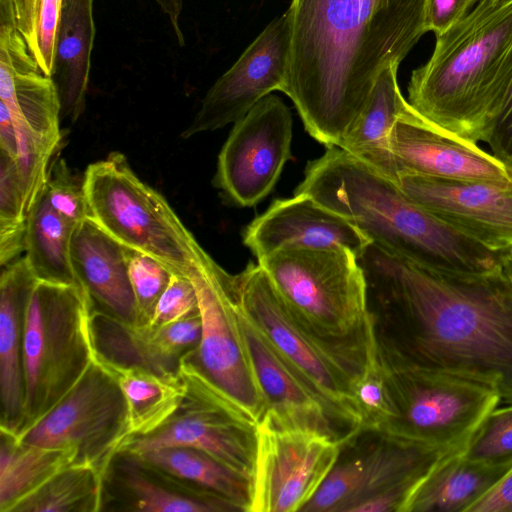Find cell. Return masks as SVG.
Here are the masks:
<instances>
[{"label": "cell", "instance_id": "obj_1", "mask_svg": "<svg viewBox=\"0 0 512 512\" xmlns=\"http://www.w3.org/2000/svg\"><path fill=\"white\" fill-rule=\"evenodd\" d=\"M358 260L381 355L485 382L512 403V283L503 265L435 270L372 243Z\"/></svg>", "mask_w": 512, "mask_h": 512}, {"label": "cell", "instance_id": "obj_2", "mask_svg": "<svg viewBox=\"0 0 512 512\" xmlns=\"http://www.w3.org/2000/svg\"><path fill=\"white\" fill-rule=\"evenodd\" d=\"M428 0H292L288 83L306 131L339 147L381 72L427 33Z\"/></svg>", "mask_w": 512, "mask_h": 512}, {"label": "cell", "instance_id": "obj_3", "mask_svg": "<svg viewBox=\"0 0 512 512\" xmlns=\"http://www.w3.org/2000/svg\"><path fill=\"white\" fill-rule=\"evenodd\" d=\"M294 193L345 217L369 241L435 270L484 273L502 266L494 252L417 204L398 183L339 147L310 161ZM507 252V251H506Z\"/></svg>", "mask_w": 512, "mask_h": 512}, {"label": "cell", "instance_id": "obj_4", "mask_svg": "<svg viewBox=\"0 0 512 512\" xmlns=\"http://www.w3.org/2000/svg\"><path fill=\"white\" fill-rule=\"evenodd\" d=\"M512 82V0H481L436 36L413 70L408 103L425 121L460 139L485 142Z\"/></svg>", "mask_w": 512, "mask_h": 512}, {"label": "cell", "instance_id": "obj_5", "mask_svg": "<svg viewBox=\"0 0 512 512\" xmlns=\"http://www.w3.org/2000/svg\"><path fill=\"white\" fill-rule=\"evenodd\" d=\"M298 324L356 383L376 358L368 285L348 248L284 249L258 260Z\"/></svg>", "mask_w": 512, "mask_h": 512}, {"label": "cell", "instance_id": "obj_6", "mask_svg": "<svg viewBox=\"0 0 512 512\" xmlns=\"http://www.w3.org/2000/svg\"><path fill=\"white\" fill-rule=\"evenodd\" d=\"M92 311L78 285L39 281L32 291L24 325L25 406L18 435L42 419L95 360Z\"/></svg>", "mask_w": 512, "mask_h": 512}, {"label": "cell", "instance_id": "obj_7", "mask_svg": "<svg viewBox=\"0 0 512 512\" xmlns=\"http://www.w3.org/2000/svg\"><path fill=\"white\" fill-rule=\"evenodd\" d=\"M83 188L90 217L122 245L185 277L212 260L166 199L134 173L120 152L90 164Z\"/></svg>", "mask_w": 512, "mask_h": 512}, {"label": "cell", "instance_id": "obj_8", "mask_svg": "<svg viewBox=\"0 0 512 512\" xmlns=\"http://www.w3.org/2000/svg\"><path fill=\"white\" fill-rule=\"evenodd\" d=\"M376 352L390 401V416L381 430L403 440L462 450L502 400L485 382L400 364Z\"/></svg>", "mask_w": 512, "mask_h": 512}, {"label": "cell", "instance_id": "obj_9", "mask_svg": "<svg viewBox=\"0 0 512 512\" xmlns=\"http://www.w3.org/2000/svg\"><path fill=\"white\" fill-rule=\"evenodd\" d=\"M452 452L360 429L343 442L336 463L301 512H401L424 475Z\"/></svg>", "mask_w": 512, "mask_h": 512}, {"label": "cell", "instance_id": "obj_10", "mask_svg": "<svg viewBox=\"0 0 512 512\" xmlns=\"http://www.w3.org/2000/svg\"><path fill=\"white\" fill-rule=\"evenodd\" d=\"M234 276L243 314L322 398L343 438L360 430L350 377L293 318L263 268L249 262Z\"/></svg>", "mask_w": 512, "mask_h": 512}, {"label": "cell", "instance_id": "obj_11", "mask_svg": "<svg viewBox=\"0 0 512 512\" xmlns=\"http://www.w3.org/2000/svg\"><path fill=\"white\" fill-rule=\"evenodd\" d=\"M179 373L187 394L177 411L152 433L130 437L120 451L191 447L252 480L258 423L185 357Z\"/></svg>", "mask_w": 512, "mask_h": 512}, {"label": "cell", "instance_id": "obj_12", "mask_svg": "<svg viewBox=\"0 0 512 512\" xmlns=\"http://www.w3.org/2000/svg\"><path fill=\"white\" fill-rule=\"evenodd\" d=\"M129 437L125 397L97 357L42 419L18 435L26 443L73 450L75 463L93 466L103 476Z\"/></svg>", "mask_w": 512, "mask_h": 512}, {"label": "cell", "instance_id": "obj_13", "mask_svg": "<svg viewBox=\"0 0 512 512\" xmlns=\"http://www.w3.org/2000/svg\"><path fill=\"white\" fill-rule=\"evenodd\" d=\"M188 278L202 330L198 348L185 358L258 423L267 405L248 354L235 276L212 259Z\"/></svg>", "mask_w": 512, "mask_h": 512}, {"label": "cell", "instance_id": "obj_14", "mask_svg": "<svg viewBox=\"0 0 512 512\" xmlns=\"http://www.w3.org/2000/svg\"><path fill=\"white\" fill-rule=\"evenodd\" d=\"M342 444L328 433L264 415L257 425L249 512H301L333 468Z\"/></svg>", "mask_w": 512, "mask_h": 512}, {"label": "cell", "instance_id": "obj_15", "mask_svg": "<svg viewBox=\"0 0 512 512\" xmlns=\"http://www.w3.org/2000/svg\"><path fill=\"white\" fill-rule=\"evenodd\" d=\"M290 109L269 94L234 123L217 162L215 184L240 207L263 200L291 159Z\"/></svg>", "mask_w": 512, "mask_h": 512}, {"label": "cell", "instance_id": "obj_16", "mask_svg": "<svg viewBox=\"0 0 512 512\" xmlns=\"http://www.w3.org/2000/svg\"><path fill=\"white\" fill-rule=\"evenodd\" d=\"M291 17L287 10L271 21L238 60L209 88L182 137L235 123L272 91L288 83Z\"/></svg>", "mask_w": 512, "mask_h": 512}, {"label": "cell", "instance_id": "obj_17", "mask_svg": "<svg viewBox=\"0 0 512 512\" xmlns=\"http://www.w3.org/2000/svg\"><path fill=\"white\" fill-rule=\"evenodd\" d=\"M0 101L16 130V164L28 212L46 186L49 162L61 141L59 97L50 77L41 71H15L0 54Z\"/></svg>", "mask_w": 512, "mask_h": 512}, {"label": "cell", "instance_id": "obj_18", "mask_svg": "<svg viewBox=\"0 0 512 512\" xmlns=\"http://www.w3.org/2000/svg\"><path fill=\"white\" fill-rule=\"evenodd\" d=\"M400 188L430 213L494 252L512 250V184L404 174Z\"/></svg>", "mask_w": 512, "mask_h": 512}, {"label": "cell", "instance_id": "obj_19", "mask_svg": "<svg viewBox=\"0 0 512 512\" xmlns=\"http://www.w3.org/2000/svg\"><path fill=\"white\" fill-rule=\"evenodd\" d=\"M396 182L412 174L452 181H487L512 184V173L491 152L421 118L409 105L398 118L390 137Z\"/></svg>", "mask_w": 512, "mask_h": 512}, {"label": "cell", "instance_id": "obj_20", "mask_svg": "<svg viewBox=\"0 0 512 512\" xmlns=\"http://www.w3.org/2000/svg\"><path fill=\"white\" fill-rule=\"evenodd\" d=\"M243 243L260 260L284 249L345 247L359 258L371 243L350 221L305 193L276 199L253 219Z\"/></svg>", "mask_w": 512, "mask_h": 512}, {"label": "cell", "instance_id": "obj_21", "mask_svg": "<svg viewBox=\"0 0 512 512\" xmlns=\"http://www.w3.org/2000/svg\"><path fill=\"white\" fill-rule=\"evenodd\" d=\"M103 510L238 511L231 503L214 493L148 463L133 452L124 450L115 455L105 473Z\"/></svg>", "mask_w": 512, "mask_h": 512}, {"label": "cell", "instance_id": "obj_22", "mask_svg": "<svg viewBox=\"0 0 512 512\" xmlns=\"http://www.w3.org/2000/svg\"><path fill=\"white\" fill-rule=\"evenodd\" d=\"M96 355L120 365H139L158 372H178L181 361L201 340L200 313L154 327L121 321L102 311H92Z\"/></svg>", "mask_w": 512, "mask_h": 512}, {"label": "cell", "instance_id": "obj_23", "mask_svg": "<svg viewBox=\"0 0 512 512\" xmlns=\"http://www.w3.org/2000/svg\"><path fill=\"white\" fill-rule=\"evenodd\" d=\"M241 323L254 374L266 401L264 415L281 423L328 433L343 442L344 438L322 398L242 310Z\"/></svg>", "mask_w": 512, "mask_h": 512}, {"label": "cell", "instance_id": "obj_24", "mask_svg": "<svg viewBox=\"0 0 512 512\" xmlns=\"http://www.w3.org/2000/svg\"><path fill=\"white\" fill-rule=\"evenodd\" d=\"M70 258L77 282L93 310L136 324L128 248L88 217L74 230Z\"/></svg>", "mask_w": 512, "mask_h": 512}, {"label": "cell", "instance_id": "obj_25", "mask_svg": "<svg viewBox=\"0 0 512 512\" xmlns=\"http://www.w3.org/2000/svg\"><path fill=\"white\" fill-rule=\"evenodd\" d=\"M5 266L0 277V429L18 435L25 406L24 325L39 279L26 256Z\"/></svg>", "mask_w": 512, "mask_h": 512}, {"label": "cell", "instance_id": "obj_26", "mask_svg": "<svg viewBox=\"0 0 512 512\" xmlns=\"http://www.w3.org/2000/svg\"><path fill=\"white\" fill-rule=\"evenodd\" d=\"M94 0H63L54 43L51 80L61 119L75 121L82 113L95 38Z\"/></svg>", "mask_w": 512, "mask_h": 512}, {"label": "cell", "instance_id": "obj_27", "mask_svg": "<svg viewBox=\"0 0 512 512\" xmlns=\"http://www.w3.org/2000/svg\"><path fill=\"white\" fill-rule=\"evenodd\" d=\"M511 468L471 461L462 450L452 452L424 475L401 512H469Z\"/></svg>", "mask_w": 512, "mask_h": 512}, {"label": "cell", "instance_id": "obj_28", "mask_svg": "<svg viewBox=\"0 0 512 512\" xmlns=\"http://www.w3.org/2000/svg\"><path fill=\"white\" fill-rule=\"evenodd\" d=\"M398 67L390 65L378 76L364 108L339 146L394 181L390 137L396 121L409 107L398 85Z\"/></svg>", "mask_w": 512, "mask_h": 512}, {"label": "cell", "instance_id": "obj_29", "mask_svg": "<svg viewBox=\"0 0 512 512\" xmlns=\"http://www.w3.org/2000/svg\"><path fill=\"white\" fill-rule=\"evenodd\" d=\"M96 357L112 373L123 392L130 437L148 435L158 429L177 411L187 394V385L179 371L158 372Z\"/></svg>", "mask_w": 512, "mask_h": 512}, {"label": "cell", "instance_id": "obj_30", "mask_svg": "<svg viewBox=\"0 0 512 512\" xmlns=\"http://www.w3.org/2000/svg\"><path fill=\"white\" fill-rule=\"evenodd\" d=\"M75 461L73 450L26 443L15 433L0 429V512H11L21 500Z\"/></svg>", "mask_w": 512, "mask_h": 512}, {"label": "cell", "instance_id": "obj_31", "mask_svg": "<svg viewBox=\"0 0 512 512\" xmlns=\"http://www.w3.org/2000/svg\"><path fill=\"white\" fill-rule=\"evenodd\" d=\"M77 225L53 208L44 189L27 213L25 256L39 281L80 286L70 258Z\"/></svg>", "mask_w": 512, "mask_h": 512}, {"label": "cell", "instance_id": "obj_32", "mask_svg": "<svg viewBox=\"0 0 512 512\" xmlns=\"http://www.w3.org/2000/svg\"><path fill=\"white\" fill-rule=\"evenodd\" d=\"M133 453L174 476L214 493L231 503L238 511L249 512L251 480L208 454L186 446L162 447Z\"/></svg>", "mask_w": 512, "mask_h": 512}, {"label": "cell", "instance_id": "obj_33", "mask_svg": "<svg viewBox=\"0 0 512 512\" xmlns=\"http://www.w3.org/2000/svg\"><path fill=\"white\" fill-rule=\"evenodd\" d=\"M104 476L93 466L72 463L14 506L11 512H99Z\"/></svg>", "mask_w": 512, "mask_h": 512}, {"label": "cell", "instance_id": "obj_34", "mask_svg": "<svg viewBox=\"0 0 512 512\" xmlns=\"http://www.w3.org/2000/svg\"><path fill=\"white\" fill-rule=\"evenodd\" d=\"M63 0H12L18 31L41 72L50 77Z\"/></svg>", "mask_w": 512, "mask_h": 512}, {"label": "cell", "instance_id": "obj_35", "mask_svg": "<svg viewBox=\"0 0 512 512\" xmlns=\"http://www.w3.org/2000/svg\"><path fill=\"white\" fill-rule=\"evenodd\" d=\"M462 454L474 462L512 467V403L495 407L485 416Z\"/></svg>", "mask_w": 512, "mask_h": 512}, {"label": "cell", "instance_id": "obj_36", "mask_svg": "<svg viewBox=\"0 0 512 512\" xmlns=\"http://www.w3.org/2000/svg\"><path fill=\"white\" fill-rule=\"evenodd\" d=\"M128 262L136 302V325H148L174 273L157 259L130 248Z\"/></svg>", "mask_w": 512, "mask_h": 512}, {"label": "cell", "instance_id": "obj_37", "mask_svg": "<svg viewBox=\"0 0 512 512\" xmlns=\"http://www.w3.org/2000/svg\"><path fill=\"white\" fill-rule=\"evenodd\" d=\"M361 429L381 430L390 416V401L381 366L376 358L354 386Z\"/></svg>", "mask_w": 512, "mask_h": 512}, {"label": "cell", "instance_id": "obj_38", "mask_svg": "<svg viewBox=\"0 0 512 512\" xmlns=\"http://www.w3.org/2000/svg\"><path fill=\"white\" fill-rule=\"evenodd\" d=\"M44 189L53 208L68 220L79 224L90 217L83 179L78 181L64 160L57 161L49 171Z\"/></svg>", "mask_w": 512, "mask_h": 512}, {"label": "cell", "instance_id": "obj_39", "mask_svg": "<svg viewBox=\"0 0 512 512\" xmlns=\"http://www.w3.org/2000/svg\"><path fill=\"white\" fill-rule=\"evenodd\" d=\"M26 225L25 193L17 164L0 152V229Z\"/></svg>", "mask_w": 512, "mask_h": 512}, {"label": "cell", "instance_id": "obj_40", "mask_svg": "<svg viewBox=\"0 0 512 512\" xmlns=\"http://www.w3.org/2000/svg\"><path fill=\"white\" fill-rule=\"evenodd\" d=\"M198 312V298L191 280L183 275L173 274L148 325H168Z\"/></svg>", "mask_w": 512, "mask_h": 512}, {"label": "cell", "instance_id": "obj_41", "mask_svg": "<svg viewBox=\"0 0 512 512\" xmlns=\"http://www.w3.org/2000/svg\"><path fill=\"white\" fill-rule=\"evenodd\" d=\"M481 0H428L426 31L440 36L462 20Z\"/></svg>", "mask_w": 512, "mask_h": 512}, {"label": "cell", "instance_id": "obj_42", "mask_svg": "<svg viewBox=\"0 0 512 512\" xmlns=\"http://www.w3.org/2000/svg\"><path fill=\"white\" fill-rule=\"evenodd\" d=\"M485 143L494 156L512 167V82Z\"/></svg>", "mask_w": 512, "mask_h": 512}, {"label": "cell", "instance_id": "obj_43", "mask_svg": "<svg viewBox=\"0 0 512 512\" xmlns=\"http://www.w3.org/2000/svg\"><path fill=\"white\" fill-rule=\"evenodd\" d=\"M469 512H512V468Z\"/></svg>", "mask_w": 512, "mask_h": 512}, {"label": "cell", "instance_id": "obj_44", "mask_svg": "<svg viewBox=\"0 0 512 512\" xmlns=\"http://www.w3.org/2000/svg\"><path fill=\"white\" fill-rule=\"evenodd\" d=\"M0 152L13 160L17 159L18 145L16 130L6 105L0 101Z\"/></svg>", "mask_w": 512, "mask_h": 512}, {"label": "cell", "instance_id": "obj_45", "mask_svg": "<svg viewBox=\"0 0 512 512\" xmlns=\"http://www.w3.org/2000/svg\"><path fill=\"white\" fill-rule=\"evenodd\" d=\"M161 10L168 16L176 34L180 46L185 45L184 36L179 27V16L182 10L183 0H155Z\"/></svg>", "mask_w": 512, "mask_h": 512}, {"label": "cell", "instance_id": "obj_46", "mask_svg": "<svg viewBox=\"0 0 512 512\" xmlns=\"http://www.w3.org/2000/svg\"><path fill=\"white\" fill-rule=\"evenodd\" d=\"M502 265L512 283V250L505 252L502 259Z\"/></svg>", "mask_w": 512, "mask_h": 512}, {"label": "cell", "instance_id": "obj_47", "mask_svg": "<svg viewBox=\"0 0 512 512\" xmlns=\"http://www.w3.org/2000/svg\"><path fill=\"white\" fill-rule=\"evenodd\" d=\"M496 1H507V0H496Z\"/></svg>", "mask_w": 512, "mask_h": 512}, {"label": "cell", "instance_id": "obj_48", "mask_svg": "<svg viewBox=\"0 0 512 512\" xmlns=\"http://www.w3.org/2000/svg\"><path fill=\"white\" fill-rule=\"evenodd\" d=\"M509 169H510V171H511V173H512V167H511V168H509Z\"/></svg>", "mask_w": 512, "mask_h": 512}]
</instances>
